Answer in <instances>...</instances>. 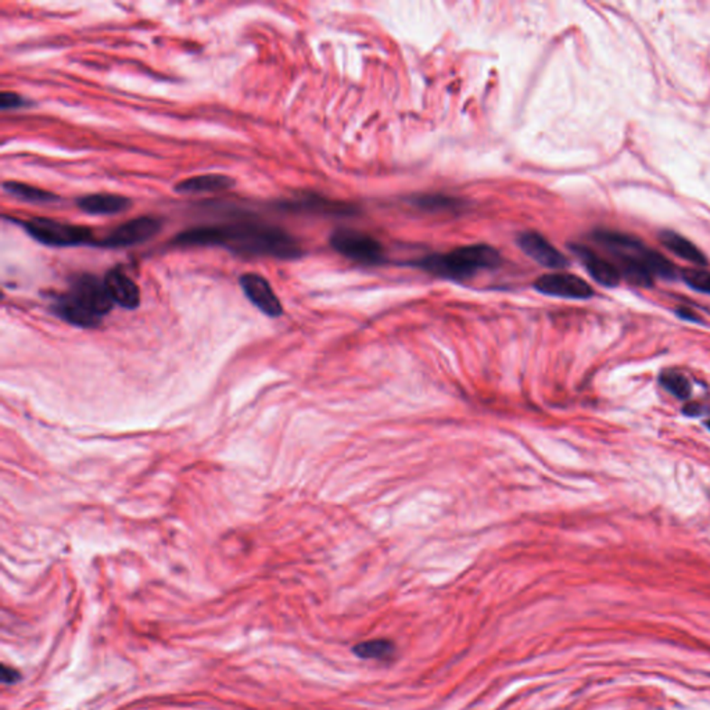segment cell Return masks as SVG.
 <instances>
[{
    "label": "cell",
    "mask_w": 710,
    "mask_h": 710,
    "mask_svg": "<svg viewBox=\"0 0 710 710\" xmlns=\"http://www.w3.org/2000/svg\"><path fill=\"white\" fill-rule=\"evenodd\" d=\"M282 207L295 212L334 215V217H350V215L357 214V211H359L352 204L331 201V199L313 193L302 194V196L295 197V199L282 204Z\"/></svg>",
    "instance_id": "11"
},
{
    "label": "cell",
    "mask_w": 710,
    "mask_h": 710,
    "mask_svg": "<svg viewBox=\"0 0 710 710\" xmlns=\"http://www.w3.org/2000/svg\"><path fill=\"white\" fill-rule=\"evenodd\" d=\"M239 284L246 297L266 317L278 318L284 313L281 300L263 275L248 272L240 276Z\"/></svg>",
    "instance_id": "9"
},
{
    "label": "cell",
    "mask_w": 710,
    "mask_h": 710,
    "mask_svg": "<svg viewBox=\"0 0 710 710\" xmlns=\"http://www.w3.org/2000/svg\"><path fill=\"white\" fill-rule=\"evenodd\" d=\"M570 248L575 251L577 257L584 264L585 269L591 275V278L603 285V286H618L621 278L618 266H613L611 261L601 257V256L595 254L591 248H585V246L576 245L572 246Z\"/></svg>",
    "instance_id": "13"
},
{
    "label": "cell",
    "mask_w": 710,
    "mask_h": 710,
    "mask_svg": "<svg viewBox=\"0 0 710 710\" xmlns=\"http://www.w3.org/2000/svg\"><path fill=\"white\" fill-rule=\"evenodd\" d=\"M329 243L336 253L360 266H382L386 263L385 248L369 233L341 228L332 233Z\"/></svg>",
    "instance_id": "6"
},
{
    "label": "cell",
    "mask_w": 710,
    "mask_h": 710,
    "mask_svg": "<svg viewBox=\"0 0 710 710\" xmlns=\"http://www.w3.org/2000/svg\"><path fill=\"white\" fill-rule=\"evenodd\" d=\"M533 287L541 294L561 299L587 300L594 295V290L584 279L567 272L543 275L536 279Z\"/></svg>",
    "instance_id": "8"
},
{
    "label": "cell",
    "mask_w": 710,
    "mask_h": 710,
    "mask_svg": "<svg viewBox=\"0 0 710 710\" xmlns=\"http://www.w3.org/2000/svg\"><path fill=\"white\" fill-rule=\"evenodd\" d=\"M354 654L362 659L386 660L394 659L396 655V645L393 641L386 639L369 640V641L360 642L355 645Z\"/></svg>",
    "instance_id": "19"
},
{
    "label": "cell",
    "mask_w": 710,
    "mask_h": 710,
    "mask_svg": "<svg viewBox=\"0 0 710 710\" xmlns=\"http://www.w3.org/2000/svg\"><path fill=\"white\" fill-rule=\"evenodd\" d=\"M518 246L531 260L551 269H564L569 266V260L564 254L551 245L541 233L528 230L518 236Z\"/></svg>",
    "instance_id": "10"
},
{
    "label": "cell",
    "mask_w": 710,
    "mask_h": 710,
    "mask_svg": "<svg viewBox=\"0 0 710 710\" xmlns=\"http://www.w3.org/2000/svg\"><path fill=\"white\" fill-rule=\"evenodd\" d=\"M704 412V406H699V404H689V406H687L686 408H684V414L688 416H702Z\"/></svg>",
    "instance_id": "23"
},
{
    "label": "cell",
    "mask_w": 710,
    "mask_h": 710,
    "mask_svg": "<svg viewBox=\"0 0 710 710\" xmlns=\"http://www.w3.org/2000/svg\"><path fill=\"white\" fill-rule=\"evenodd\" d=\"M659 380L660 385L678 400H687L691 396V391H693L691 383H689L688 378L678 370H663Z\"/></svg>",
    "instance_id": "20"
},
{
    "label": "cell",
    "mask_w": 710,
    "mask_h": 710,
    "mask_svg": "<svg viewBox=\"0 0 710 710\" xmlns=\"http://www.w3.org/2000/svg\"><path fill=\"white\" fill-rule=\"evenodd\" d=\"M176 248H224L251 257L297 260L302 245L282 228L261 221H239L225 225L191 228L173 239Z\"/></svg>",
    "instance_id": "1"
},
{
    "label": "cell",
    "mask_w": 710,
    "mask_h": 710,
    "mask_svg": "<svg viewBox=\"0 0 710 710\" xmlns=\"http://www.w3.org/2000/svg\"><path fill=\"white\" fill-rule=\"evenodd\" d=\"M236 185V181L222 173H206V175L192 176L176 183L175 192L180 194H206L229 191Z\"/></svg>",
    "instance_id": "15"
},
{
    "label": "cell",
    "mask_w": 710,
    "mask_h": 710,
    "mask_svg": "<svg viewBox=\"0 0 710 710\" xmlns=\"http://www.w3.org/2000/svg\"><path fill=\"white\" fill-rule=\"evenodd\" d=\"M501 263V254L497 248L481 243L453 248L448 253L429 254L409 264L436 278L465 282L479 272L497 268Z\"/></svg>",
    "instance_id": "4"
},
{
    "label": "cell",
    "mask_w": 710,
    "mask_h": 710,
    "mask_svg": "<svg viewBox=\"0 0 710 710\" xmlns=\"http://www.w3.org/2000/svg\"><path fill=\"white\" fill-rule=\"evenodd\" d=\"M2 186L7 194L20 201H24V203L51 204L61 201V197L53 192L36 188V186L28 185V183L18 182V181H6Z\"/></svg>",
    "instance_id": "17"
},
{
    "label": "cell",
    "mask_w": 710,
    "mask_h": 710,
    "mask_svg": "<svg viewBox=\"0 0 710 710\" xmlns=\"http://www.w3.org/2000/svg\"><path fill=\"white\" fill-rule=\"evenodd\" d=\"M27 105L24 98L12 90H4L0 93V108L2 110H15V108L24 107Z\"/></svg>",
    "instance_id": "22"
},
{
    "label": "cell",
    "mask_w": 710,
    "mask_h": 710,
    "mask_svg": "<svg viewBox=\"0 0 710 710\" xmlns=\"http://www.w3.org/2000/svg\"><path fill=\"white\" fill-rule=\"evenodd\" d=\"M706 425H707V429H709V430H710V421H709V422H707V424H706Z\"/></svg>",
    "instance_id": "24"
},
{
    "label": "cell",
    "mask_w": 710,
    "mask_h": 710,
    "mask_svg": "<svg viewBox=\"0 0 710 710\" xmlns=\"http://www.w3.org/2000/svg\"><path fill=\"white\" fill-rule=\"evenodd\" d=\"M408 203L429 212L457 211L463 206L462 201L460 199L442 193L416 194V196L409 197Z\"/></svg>",
    "instance_id": "18"
},
{
    "label": "cell",
    "mask_w": 710,
    "mask_h": 710,
    "mask_svg": "<svg viewBox=\"0 0 710 710\" xmlns=\"http://www.w3.org/2000/svg\"><path fill=\"white\" fill-rule=\"evenodd\" d=\"M114 303L105 282L92 274L75 276L70 289L57 294L51 310L57 317L78 328H98L103 318L113 310Z\"/></svg>",
    "instance_id": "3"
},
{
    "label": "cell",
    "mask_w": 710,
    "mask_h": 710,
    "mask_svg": "<svg viewBox=\"0 0 710 710\" xmlns=\"http://www.w3.org/2000/svg\"><path fill=\"white\" fill-rule=\"evenodd\" d=\"M660 242L668 251H672L673 254H676L677 257L683 258V260L696 264V266H706L707 264L705 254L693 242H689L684 236H681L680 233L665 230V232L660 233Z\"/></svg>",
    "instance_id": "16"
},
{
    "label": "cell",
    "mask_w": 710,
    "mask_h": 710,
    "mask_svg": "<svg viewBox=\"0 0 710 710\" xmlns=\"http://www.w3.org/2000/svg\"><path fill=\"white\" fill-rule=\"evenodd\" d=\"M103 282L114 304H118L126 310H136L141 304L139 286L134 279L129 278L121 266L108 269Z\"/></svg>",
    "instance_id": "12"
},
{
    "label": "cell",
    "mask_w": 710,
    "mask_h": 710,
    "mask_svg": "<svg viewBox=\"0 0 710 710\" xmlns=\"http://www.w3.org/2000/svg\"><path fill=\"white\" fill-rule=\"evenodd\" d=\"M163 221L152 215H142L114 228L95 246L102 248H126L149 242L162 230Z\"/></svg>",
    "instance_id": "7"
},
{
    "label": "cell",
    "mask_w": 710,
    "mask_h": 710,
    "mask_svg": "<svg viewBox=\"0 0 710 710\" xmlns=\"http://www.w3.org/2000/svg\"><path fill=\"white\" fill-rule=\"evenodd\" d=\"M77 207L89 215H117L132 207L129 197L114 193H93L77 199Z\"/></svg>",
    "instance_id": "14"
},
{
    "label": "cell",
    "mask_w": 710,
    "mask_h": 710,
    "mask_svg": "<svg viewBox=\"0 0 710 710\" xmlns=\"http://www.w3.org/2000/svg\"><path fill=\"white\" fill-rule=\"evenodd\" d=\"M595 242L600 243L618 260L619 272L630 282L640 286H650L654 278L675 279V266L658 251L650 250L634 236L615 230H595Z\"/></svg>",
    "instance_id": "2"
},
{
    "label": "cell",
    "mask_w": 710,
    "mask_h": 710,
    "mask_svg": "<svg viewBox=\"0 0 710 710\" xmlns=\"http://www.w3.org/2000/svg\"><path fill=\"white\" fill-rule=\"evenodd\" d=\"M683 279L689 287L696 292L710 294V272L705 269H684Z\"/></svg>",
    "instance_id": "21"
},
{
    "label": "cell",
    "mask_w": 710,
    "mask_h": 710,
    "mask_svg": "<svg viewBox=\"0 0 710 710\" xmlns=\"http://www.w3.org/2000/svg\"><path fill=\"white\" fill-rule=\"evenodd\" d=\"M10 221L20 225L28 235L41 245L48 248H77V246H95L96 239L93 230L82 225L59 220L35 217V219Z\"/></svg>",
    "instance_id": "5"
}]
</instances>
